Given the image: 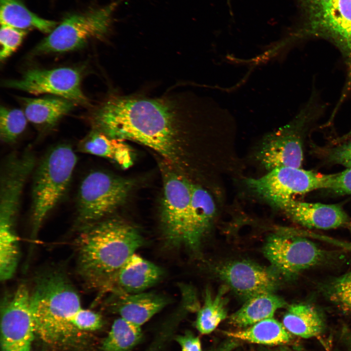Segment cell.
Here are the masks:
<instances>
[{
	"mask_svg": "<svg viewBox=\"0 0 351 351\" xmlns=\"http://www.w3.org/2000/svg\"><path fill=\"white\" fill-rule=\"evenodd\" d=\"M207 98L187 93L158 98L114 96L107 102L108 123L115 136L143 144L173 161L180 125Z\"/></svg>",
	"mask_w": 351,
	"mask_h": 351,
	"instance_id": "1",
	"label": "cell"
},
{
	"mask_svg": "<svg viewBox=\"0 0 351 351\" xmlns=\"http://www.w3.org/2000/svg\"><path fill=\"white\" fill-rule=\"evenodd\" d=\"M80 230L76 241L77 273L88 288L109 290L143 238L136 227L118 219L101 220Z\"/></svg>",
	"mask_w": 351,
	"mask_h": 351,
	"instance_id": "2",
	"label": "cell"
},
{
	"mask_svg": "<svg viewBox=\"0 0 351 351\" xmlns=\"http://www.w3.org/2000/svg\"><path fill=\"white\" fill-rule=\"evenodd\" d=\"M30 306L36 333L47 343L65 345L78 335L72 320L82 308L80 298L62 272L49 270L36 278Z\"/></svg>",
	"mask_w": 351,
	"mask_h": 351,
	"instance_id": "3",
	"label": "cell"
},
{
	"mask_svg": "<svg viewBox=\"0 0 351 351\" xmlns=\"http://www.w3.org/2000/svg\"><path fill=\"white\" fill-rule=\"evenodd\" d=\"M77 162L72 147L57 145L38 165L32 190V239H35L45 219L66 193Z\"/></svg>",
	"mask_w": 351,
	"mask_h": 351,
	"instance_id": "4",
	"label": "cell"
},
{
	"mask_svg": "<svg viewBox=\"0 0 351 351\" xmlns=\"http://www.w3.org/2000/svg\"><path fill=\"white\" fill-rule=\"evenodd\" d=\"M125 0H113L67 17L33 49L32 55L71 51L82 48L93 39L104 38L113 28L116 10Z\"/></svg>",
	"mask_w": 351,
	"mask_h": 351,
	"instance_id": "5",
	"label": "cell"
},
{
	"mask_svg": "<svg viewBox=\"0 0 351 351\" xmlns=\"http://www.w3.org/2000/svg\"><path fill=\"white\" fill-rule=\"evenodd\" d=\"M132 187V181L104 172L89 173L78 193L77 226L81 229L101 221L124 202Z\"/></svg>",
	"mask_w": 351,
	"mask_h": 351,
	"instance_id": "6",
	"label": "cell"
},
{
	"mask_svg": "<svg viewBox=\"0 0 351 351\" xmlns=\"http://www.w3.org/2000/svg\"><path fill=\"white\" fill-rule=\"evenodd\" d=\"M308 17V35L334 43L351 70V0H303Z\"/></svg>",
	"mask_w": 351,
	"mask_h": 351,
	"instance_id": "7",
	"label": "cell"
},
{
	"mask_svg": "<svg viewBox=\"0 0 351 351\" xmlns=\"http://www.w3.org/2000/svg\"><path fill=\"white\" fill-rule=\"evenodd\" d=\"M332 175H323L301 168H277L262 177L246 180L248 186L257 195L278 206L296 195L318 189H328Z\"/></svg>",
	"mask_w": 351,
	"mask_h": 351,
	"instance_id": "8",
	"label": "cell"
},
{
	"mask_svg": "<svg viewBox=\"0 0 351 351\" xmlns=\"http://www.w3.org/2000/svg\"><path fill=\"white\" fill-rule=\"evenodd\" d=\"M263 251L272 268L288 277L319 264L325 256L314 242L291 230L270 235Z\"/></svg>",
	"mask_w": 351,
	"mask_h": 351,
	"instance_id": "9",
	"label": "cell"
},
{
	"mask_svg": "<svg viewBox=\"0 0 351 351\" xmlns=\"http://www.w3.org/2000/svg\"><path fill=\"white\" fill-rule=\"evenodd\" d=\"M1 305V351H30L36 332L27 286L20 284Z\"/></svg>",
	"mask_w": 351,
	"mask_h": 351,
	"instance_id": "10",
	"label": "cell"
},
{
	"mask_svg": "<svg viewBox=\"0 0 351 351\" xmlns=\"http://www.w3.org/2000/svg\"><path fill=\"white\" fill-rule=\"evenodd\" d=\"M80 72L73 68L33 69L26 71L20 79L4 81L3 85L34 95L50 94L76 104H89L81 88Z\"/></svg>",
	"mask_w": 351,
	"mask_h": 351,
	"instance_id": "11",
	"label": "cell"
},
{
	"mask_svg": "<svg viewBox=\"0 0 351 351\" xmlns=\"http://www.w3.org/2000/svg\"><path fill=\"white\" fill-rule=\"evenodd\" d=\"M309 110H302L292 121L262 141L257 157L268 171L283 167L301 168L303 156L301 134L309 117Z\"/></svg>",
	"mask_w": 351,
	"mask_h": 351,
	"instance_id": "12",
	"label": "cell"
},
{
	"mask_svg": "<svg viewBox=\"0 0 351 351\" xmlns=\"http://www.w3.org/2000/svg\"><path fill=\"white\" fill-rule=\"evenodd\" d=\"M193 185L176 173L169 172L164 176L160 220L165 240L174 247L181 246Z\"/></svg>",
	"mask_w": 351,
	"mask_h": 351,
	"instance_id": "13",
	"label": "cell"
},
{
	"mask_svg": "<svg viewBox=\"0 0 351 351\" xmlns=\"http://www.w3.org/2000/svg\"><path fill=\"white\" fill-rule=\"evenodd\" d=\"M216 271L229 288L246 300L259 294L273 292L279 283V274L273 269L245 260L226 262Z\"/></svg>",
	"mask_w": 351,
	"mask_h": 351,
	"instance_id": "14",
	"label": "cell"
},
{
	"mask_svg": "<svg viewBox=\"0 0 351 351\" xmlns=\"http://www.w3.org/2000/svg\"><path fill=\"white\" fill-rule=\"evenodd\" d=\"M32 153L12 154L2 165L0 175V222L15 224L23 189L35 166Z\"/></svg>",
	"mask_w": 351,
	"mask_h": 351,
	"instance_id": "15",
	"label": "cell"
},
{
	"mask_svg": "<svg viewBox=\"0 0 351 351\" xmlns=\"http://www.w3.org/2000/svg\"><path fill=\"white\" fill-rule=\"evenodd\" d=\"M278 207L293 221L311 229H335L349 221L347 214L339 204L309 203L291 198Z\"/></svg>",
	"mask_w": 351,
	"mask_h": 351,
	"instance_id": "16",
	"label": "cell"
},
{
	"mask_svg": "<svg viewBox=\"0 0 351 351\" xmlns=\"http://www.w3.org/2000/svg\"><path fill=\"white\" fill-rule=\"evenodd\" d=\"M215 212V203L209 193L193 184L190 204L184 224L181 246L192 252L198 251Z\"/></svg>",
	"mask_w": 351,
	"mask_h": 351,
	"instance_id": "17",
	"label": "cell"
},
{
	"mask_svg": "<svg viewBox=\"0 0 351 351\" xmlns=\"http://www.w3.org/2000/svg\"><path fill=\"white\" fill-rule=\"evenodd\" d=\"M162 273L158 266L135 253L119 270L109 291L124 293L143 292L155 284Z\"/></svg>",
	"mask_w": 351,
	"mask_h": 351,
	"instance_id": "18",
	"label": "cell"
},
{
	"mask_svg": "<svg viewBox=\"0 0 351 351\" xmlns=\"http://www.w3.org/2000/svg\"><path fill=\"white\" fill-rule=\"evenodd\" d=\"M114 304L120 317L141 327L160 312L168 303L163 296L154 292L115 293Z\"/></svg>",
	"mask_w": 351,
	"mask_h": 351,
	"instance_id": "19",
	"label": "cell"
},
{
	"mask_svg": "<svg viewBox=\"0 0 351 351\" xmlns=\"http://www.w3.org/2000/svg\"><path fill=\"white\" fill-rule=\"evenodd\" d=\"M28 121L43 128L54 126L74 107L75 102L55 96L40 98H20Z\"/></svg>",
	"mask_w": 351,
	"mask_h": 351,
	"instance_id": "20",
	"label": "cell"
},
{
	"mask_svg": "<svg viewBox=\"0 0 351 351\" xmlns=\"http://www.w3.org/2000/svg\"><path fill=\"white\" fill-rule=\"evenodd\" d=\"M78 148L82 153L112 159L124 169L133 163L132 151L124 140L109 136L96 129L80 142Z\"/></svg>",
	"mask_w": 351,
	"mask_h": 351,
	"instance_id": "21",
	"label": "cell"
},
{
	"mask_svg": "<svg viewBox=\"0 0 351 351\" xmlns=\"http://www.w3.org/2000/svg\"><path fill=\"white\" fill-rule=\"evenodd\" d=\"M287 306L285 301L273 292L259 294L246 300L241 307L229 317V323L236 327L247 328L273 317L276 311Z\"/></svg>",
	"mask_w": 351,
	"mask_h": 351,
	"instance_id": "22",
	"label": "cell"
},
{
	"mask_svg": "<svg viewBox=\"0 0 351 351\" xmlns=\"http://www.w3.org/2000/svg\"><path fill=\"white\" fill-rule=\"evenodd\" d=\"M224 332L229 337L265 345H284L292 339V334L283 323L273 317L263 319L241 330Z\"/></svg>",
	"mask_w": 351,
	"mask_h": 351,
	"instance_id": "23",
	"label": "cell"
},
{
	"mask_svg": "<svg viewBox=\"0 0 351 351\" xmlns=\"http://www.w3.org/2000/svg\"><path fill=\"white\" fill-rule=\"evenodd\" d=\"M0 24L26 30L35 29L48 34L58 25L33 13L20 0H0Z\"/></svg>",
	"mask_w": 351,
	"mask_h": 351,
	"instance_id": "24",
	"label": "cell"
},
{
	"mask_svg": "<svg viewBox=\"0 0 351 351\" xmlns=\"http://www.w3.org/2000/svg\"><path fill=\"white\" fill-rule=\"evenodd\" d=\"M282 323L292 334L304 338L319 335L324 328L320 314L314 307L308 304L289 306L283 316Z\"/></svg>",
	"mask_w": 351,
	"mask_h": 351,
	"instance_id": "25",
	"label": "cell"
},
{
	"mask_svg": "<svg viewBox=\"0 0 351 351\" xmlns=\"http://www.w3.org/2000/svg\"><path fill=\"white\" fill-rule=\"evenodd\" d=\"M228 289L226 284L222 286L214 296L206 289L204 302L199 309L195 321L196 327L201 334L211 333L227 317V300L225 295Z\"/></svg>",
	"mask_w": 351,
	"mask_h": 351,
	"instance_id": "26",
	"label": "cell"
},
{
	"mask_svg": "<svg viewBox=\"0 0 351 351\" xmlns=\"http://www.w3.org/2000/svg\"><path fill=\"white\" fill-rule=\"evenodd\" d=\"M141 327L121 317L116 319L103 340L101 351H131L141 341Z\"/></svg>",
	"mask_w": 351,
	"mask_h": 351,
	"instance_id": "27",
	"label": "cell"
},
{
	"mask_svg": "<svg viewBox=\"0 0 351 351\" xmlns=\"http://www.w3.org/2000/svg\"><path fill=\"white\" fill-rule=\"evenodd\" d=\"M27 119L23 110L1 106L0 136L6 143L14 142L26 128Z\"/></svg>",
	"mask_w": 351,
	"mask_h": 351,
	"instance_id": "28",
	"label": "cell"
},
{
	"mask_svg": "<svg viewBox=\"0 0 351 351\" xmlns=\"http://www.w3.org/2000/svg\"><path fill=\"white\" fill-rule=\"evenodd\" d=\"M328 294L331 300L343 310L351 311V272L333 280Z\"/></svg>",
	"mask_w": 351,
	"mask_h": 351,
	"instance_id": "29",
	"label": "cell"
},
{
	"mask_svg": "<svg viewBox=\"0 0 351 351\" xmlns=\"http://www.w3.org/2000/svg\"><path fill=\"white\" fill-rule=\"evenodd\" d=\"M27 30L1 24L0 30V59L4 60L10 56L21 43Z\"/></svg>",
	"mask_w": 351,
	"mask_h": 351,
	"instance_id": "30",
	"label": "cell"
},
{
	"mask_svg": "<svg viewBox=\"0 0 351 351\" xmlns=\"http://www.w3.org/2000/svg\"><path fill=\"white\" fill-rule=\"evenodd\" d=\"M102 324L100 315L82 308L77 312L72 320L73 325L80 332L97 330L101 327Z\"/></svg>",
	"mask_w": 351,
	"mask_h": 351,
	"instance_id": "31",
	"label": "cell"
},
{
	"mask_svg": "<svg viewBox=\"0 0 351 351\" xmlns=\"http://www.w3.org/2000/svg\"><path fill=\"white\" fill-rule=\"evenodd\" d=\"M328 189L338 194L351 195V167L332 174Z\"/></svg>",
	"mask_w": 351,
	"mask_h": 351,
	"instance_id": "32",
	"label": "cell"
},
{
	"mask_svg": "<svg viewBox=\"0 0 351 351\" xmlns=\"http://www.w3.org/2000/svg\"><path fill=\"white\" fill-rule=\"evenodd\" d=\"M176 339L181 351H202L199 338L190 332L177 336Z\"/></svg>",
	"mask_w": 351,
	"mask_h": 351,
	"instance_id": "33",
	"label": "cell"
},
{
	"mask_svg": "<svg viewBox=\"0 0 351 351\" xmlns=\"http://www.w3.org/2000/svg\"><path fill=\"white\" fill-rule=\"evenodd\" d=\"M240 345L238 340L229 337L207 351H233Z\"/></svg>",
	"mask_w": 351,
	"mask_h": 351,
	"instance_id": "34",
	"label": "cell"
},
{
	"mask_svg": "<svg viewBox=\"0 0 351 351\" xmlns=\"http://www.w3.org/2000/svg\"><path fill=\"white\" fill-rule=\"evenodd\" d=\"M333 245L351 252V242L334 239Z\"/></svg>",
	"mask_w": 351,
	"mask_h": 351,
	"instance_id": "35",
	"label": "cell"
},
{
	"mask_svg": "<svg viewBox=\"0 0 351 351\" xmlns=\"http://www.w3.org/2000/svg\"><path fill=\"white\" fill-rule=\"evenodd\" d=\"M350 343V346H349V348L348 351H351V342Z\"/></svg>",
	"mask_w": 351,
	"mask_h": 351,
	"instance_id": "36",
	"label": "cell"
},
{
	"mask_svg": "<svg viewBox=\"0 0 351 351\" xmlns=\"http://www.w3.org/2000/svg\"><path fill=\"white\" fill-rule=\"evenodd\" d=\"M350 154H351V144H350Z\"/></svg>",
	"mask_w": 351,
	"mask_h": 351,
	"instance_id": "37",
	"label": "cell"
},
{
	"mask_svg": "<svg viewBox=\"0 0 351 351\" xmlns=\"http://www.w3.org/2000/svg\"><path fill=\"white\" fill-rule=\"evenodd\" d=\"M280 351H288L285 350V349H281V350H280Z\"/></svg>",
	"mask_w": 351,
	"mask_h": 351,
	"instance_id": "38",
	"label": "cell"
},
{
	"mask_svg": "<svg viewBox=\"0 0 351 351\" xmlns=\"http://www.w3.org/2000/svg\"><path fill=\"white\" fill-rule=\"evenodd\" d=\"M350 230H351V223H350Z\"/></svg>",
	"mask_w": 351,
	"mask_h": 351,
	"instance_id": "39",
	"label": "cell"
},
{
	"mask_svg": "<svg viewBox=\"0 0 351 351\" xmlns=\"http://www.w3.org/2000/svg\"></svg>",
	"mask_w": 351,
	"mask_h": 351,
	"instance_id": "40",
	"label": "cell"
},
{
	"mask_svg": "<svg viewBox=\"0 0 351 351\" xmlns=\"http://www.w3.org/2000/svg\"></svg>",
	"mask_w": 351,
	"mask_h": 351,
	"instance_id": "41",
	"label": "cell"
}]
</instances>
